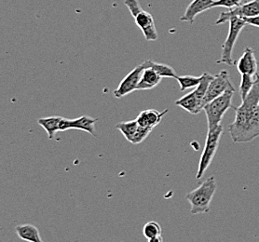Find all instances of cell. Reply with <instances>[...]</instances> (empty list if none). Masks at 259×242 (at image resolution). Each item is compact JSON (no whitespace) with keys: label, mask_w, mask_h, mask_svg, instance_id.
<instances>
[{"label":"cell","mask_w":259,"mask_h":242,"mask_svg":"<svg viewBox=\"0 0 259 242\" xmlns=\"http://www.w3.org/2000/svg\"><path fill=\"white\" fill-rule=\"evenodd\" d=\"M223 133V126L220 125L215 130L208 131L207 133L205 146L203 151L200 156V162H199V169L197 171L196 178L199 180L204 175L208 167L211 165L212 160L218 151V146L220 142L221 136Z\"/></svg>","instance_id":"277c9868"},{"label":"cell","mask_w":259,"mask_h":242,"mask_svg":"<svg viewBox=\"0 0 259 242\" xmlns=\"http://www.w3.org/2000/svg\"><path fill=\"white\" fill-rule=\"evenodd\" d=\"M116 128L123 134L127 141L133 143L136 134L138 133L140 125L138 124L137 120L135 119V120H131L127 122H120L117 124Z\"/></svg>","instance_id":"ac0fdd59"},{"label":"cell","mask_w":259,"mask_h":242,"mask_svg":"<svg viewBox=\"0 0 259 242\" xmlns=\"http://www.w3.org/2000/svg\"><path fill=\"white\" fill-rule=\"evenodd\" d=\"M259 15V0H252L247 3L242 4L241 6L229 10L228 12H221L219 18L217 20L215 24H224L229 22L233 17L239 18H251Z\"/></svg>","instance_id":"ba28073f"},{"label":"cell","mask_w":259,"mask_h":242,"mask_svg":"<svg viewBox=\"0 0 259 242\" xmlns=\"http://www.w3.org/2000/svg\"><path fill=\"white\" fill-rule=\"evenodd\" d=\"M258 111H259V103H258Z\"/></svg>","instance_id":"484cf974"},{"label":"cell","mask_w":259,"mask_h":242,"mask_svg":"<svg viewBox=\"0 0 259 242\" xmlns=\"http://www.w3.org/2000/svg\"><path fill=\"white\" fill-rule=\"evenodd\" d=\"M167 112H168V109H166L162 112H159L158 110H155V109H147V110L142 111L136 118V120L138 124L143 128L153 130L154 128H156L160 123L161 119Z\"/></svg>","instance_id":"4fadbf2b"},{"label":"cell","mask_w":259,"mask_h":242,"mask_svg":"<svg viewBox=\"0 0 259 242\" xmlns=\"http://www.w3.org/2000/svg\"><path fill=\"white\" fill-rule=\"evenodd\" d=\"M15 232L18 236L25 241L28 242H44L42 240L39 234V230L33 224H25L17 225L15 227Z\"/></svg>","instance_id":"2e32d148"},{"label":"cell","mask_w":259,"mask_h":242,"mask_svg":"<svg viewBox=\"0 0 259 242\" xmlns=\"http://www.w3.org/2000/svg\"><path fill=\"white\" fill-rule=\"evenodd\" d=\"M229 24H230L229 34L222 45L221 58L218 61V64L232 65H234V62L232 59V53L235 47L236 41L240 36L242 30L247 24L243 19L239 18V17H233L230 19Z\"/></svg>","instance_id":"5b68a950"},{"label":"cell","mask_w":259,"mask_h":242,"mask_svg":"<svg viewBox=\"0 0 259 242\" xmlns=\"http://www.w3.org/2000/svg\"><path fill=\"white\" fill-rule=\"evenodd\" d=\"M245 23L250 25H253L255 27H259V15L258 16H254V17H251V18H244Z\"/></svg>","instance_id":"cb8c5ba5"},{"label":"cell","mask_w":259,"mask_h":242,"mask_svg":"<svg viewBox=\"0 0 259 242\" xmlns=\"http://www.w3.org/2000/svg\"><path fill=\"white\" fill-rule=\"evenodd\" d=\"M149 65H150V67H152L153 69H155L162 78L163 77L176 78L177 77V73L175 71V69L170 65L159 64V63H154L151 60H150Z\"/></svg>","instance_id":"ffe728a7"},{"label":"cell","mask_w":259,"mask_h":242,"mask_svg":"<svg viewBox=\"0 0 259 242\" xmlns=\"http://www.w3.org/2000/svg\"><path fill=\"white\" fill-rule=\"evenodd\" d=\"M161 234H162L161 226L159 225V223L155 221L147 222L143 227V235L147 239L152 238L154 236H161Z\"/></svg>","instance_id":"44dd1931"},{"label":"cell","mask_w":259,"mask_h":242,"mask_svg":"<svg viewBox=\"0 0 259 242\" xmlns=\"http://www.w3.org/2000/svg\"><path fill=\"white\" fill-rule=\"evenodd\" d=\"M98 119L91 118L88 116H82L80 118L74 119L64 118L61 122L60 131H65L67 130H80L88 132L93 136H95V124Z\"/></svg>","instance_id":"30bf717a"},{"label":"cell","mask_w":259,"mask_h":242,"mask_svg":"<svg viewBox=\"0 0 259 242\" xmlns=\"http://www.w3.org/2000/svg\"><path fill=\"white\" fill-rule=\"evenodd\" d=\"M147 60L141 65H137L130 72L129 74L121 80V82L119 83L118 88L114 90V96L119 99L124 97L125 95L130 94L135 90H137L142 74L144 69L147 67Z\"/></svg>","instance_id":"52a82bcc"},{"label":"cell","mask_w":259,"mask_h":242,"mask_svg":"<svg viewBox=\"0 0 259 242\" xmlns=\"http://www.w3.org/2000/svg\"><path fill=\"white\" fill-rule=\"evenodd\" d=\"M254 80H255V77L253 78V76L248 75V74L242 75V79L240 84V92L242 96V100H243L251 91V89H253Z\"/></svg>","instance_id":"7402d4cb"},{"label":"cell","mask_w":259,"mask_h":242,"mask_svg":"<svg viewBox=\"0 0 259 242\" xmlns=\"http://www.w3.org/2000/svg\"><path fill=\"white\" fill-rule=\"evenodd\" d=\"M217 187L218 184L215 179L212 176L200 183L199 187L186 196V199L191 205L190 212L192 214L206 213L210 211L211 202L217 191Z\"/></svg>","instance_id":"7a4b0ae2"},{"label":"cell","mask_w":259,"mask_h":242,"mask_svg":"<svg viewBox=\"0 0 259 242\" xmlns=\"http://www.w3.org/2000/svg\"><path fill=\"white\" fill-rule=\"evenodd\" d=\"M241 5H242V0H214L212 7V8L221 7V8H227L229 10H232Z\"/></svg>","instance_id":"603a6c76"},{"label":"cell","mask_w":259,"mask_h":242,"mask_svg":"<svg viewBox=\"0 0 259 242\" xmlns=\"http://www.w3.org/2000/svg\"><path fill=\"white\" fill-rule=\"evenodd\" d=\"M213 2L214 0H193L187 8L180 21L193 24L197 15L212 9Z\"/></svg>","instance_id":"7c38bea8"},{"label":"cell","mask_w":259,"mask_h":242,"mask_svg":"<svg viewBox=\"0 0 259 242\" xmlns=\"http://www.w3.org/2000/svg\"><path fill=\"white\" fill-rule=\"evenodd\" d=\"M177 82L180 86V90L184 91L186 89H192V88H197L199 86L201 79H202V75L200 77H194V76H177L176 77Z\"/></svg>","instance_id":"d6986e66"},{"label":"cell","mask_w":259,"mask_h":242,"mask_svg":"<svg viewBox=\"0 0 259 242\" xmlns=\"http://www.w3.org/2000/svg\"><path fill=\"white\" fill-rule=\"evenodd\" d=\"M133 17L135 19L136 25L141 29L147 41H155L158 39V32L155 26V22L149 12L142 9L140 12H137Z\"/></svg>","instance_id":"9c48e42d"},{"label":"cell","mask_w":259,"mask_h":242,"mask_svg":"<svg viewBox=\"0 0 259 242\" xmlns=\"http://www.w3.org/2000/svg\"><path fill=\"white\" fill-rule=\"evenodd\" d=\"M259 74L255 75L253 89L235 108V119L229 126L234 142H252L259 136Z\"/></svg>","instance_id":"6da1fadb"},{"label":"cell","mask_w":259,"mask_h":242,"mask_svg":"<svg viewBox=\"0 0 259 242\" xmlns=\"http://www.w3.org/2000/svg\"><path fill=\"white\" fill-rule=\"evenodd\" d=\"M236 67L242 75L248 74L255 76L257 74V62L253 49L246 47L242 54V57L237 61Z\"/></svg>","instance_id":"8fae6325"},{"label":"cell","mask_w":259,"mask_h":242,"mask_svg":"<svg viewBox=\"0 0 259 242\" xmlns=\"http://www.w3.org/2000/svg\"><path fill=\"white\" fill-rule=\"evenodd\" d=\"M176 106L182 107L184 110L190 113L191 115H197L203 110V106L198 97L195 94L194 90L188 94L184 95L176 102Z\"/></svg>","instance_id":"9a60e30c"},{"label":"cell","mask_w":259,"mask_h":242,"mask_svg":"<svg viewBox=\"0 0 259 242\" xmlns=\"http://www.w3.org/2000/svg\"><path fill=\"white\" fill-rule=\"evenodd\" d=\"M228 90L235 91V89L230 82V74L226 70H223L215 75L209 84L206 95L203 101V106L205 107L208 103L218 98Z\"/></svg>","instance_id":"8992f818"},{"label":"cell","mask_w":259,"mask_h":242,"mask_svg":"<svg viewBox=\"0 0 259 242\" xmlns=\"http://www.w3.org/2000/svg\"><path fill=\"white\" fill-rule=\"evenodd\" d=\"M62 117H49V118H39L37 123L47 131L50 139L54 138L55 134L60 131Z\"/></svg>","instance_id":"e0dca14e"},{"label":"cell","mask_w":259,"mask_h":242,"mask_svg":"<svg viewBox=\"0 0 259 242\" xmlns=\"http://www.w3.org/2000/svg\"><path fill=\"white\" fill-rule=\"evenodd\" d=\"M233 94V90H228L203 107V111L206 115L208 131L215 130L221 125L225 114L232 107Z\"/></svg>","instance_id":"3957f363"},{"label":"cell","mask_w":259,"mask_h":242,"mask_svg":"<svg viewBox=\"0 0 259 242\" xmlns=\"http://www.w3.org/2000/svg\"><path fill=\"white\" fill-rule=\"evenodd\" d=\"M150 60H147V67L144 69L141 79L138 84L137 90H147L152 89L159 85L162 77L159 76L157 71L150 67Z\"/></svg>","instance_id":"5bb4252c"},{"label":"cell","mask_w":259,"mask_h":242,"mask_svg":"<svg viewBox=\"0 0 259 242\" xmlns=\"http://www.w3.org/2000/svg\"><path fill=\"white\" fill-rule=\"evenodd\" d=\"M147 242H163L162 236H154L152 238L147 239Z\"/></svg>","instance_id":"d4e9b609"}]
</instances>
